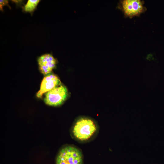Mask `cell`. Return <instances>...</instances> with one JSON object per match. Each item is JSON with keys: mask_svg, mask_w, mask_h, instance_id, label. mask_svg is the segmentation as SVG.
Masks as SVG:
<instances>
[{"mask_svg": "<svg viewBox=\"0 0 164 164\" xmlns=\"http://www.w3.org/2000/svg\"><path fill=\"white\" fill-rule=\"evenodd\" d=\"M68 96V90L63 85L55 87L46 93L44 101L46 104L53 106L61 105Z\"/></svg>", "mask_w": 164, "mask_h": 164, "instance_id": "cell-3", "label": "cell"}, {"mask_svg": "<svg viewBox=\"0 0 164 164\" xmlns=\"http://www.w3.org/2000/svg\"><path fill=\"white\" fill-rule=\"evenodd\" d=\"M83 156L77 148L67 145L59 151L56 158V164H82Z\"/></svg>", "mask_w": 164, "mask_h": 164, "instance_id": "cell-2", "label": "cell"}, {"mask_svg": "<svg viewBox=\"0 0 164 164\" xmlns=\"http://www.w3.org/2000/svg\"><path fill=\"white\" fill-rule=\"evenodd\" d=\"M61 81L55 75L50 74L46 75L43 80L39 90L36 94L37 97H42L43 95L61 84Z\"/></svg>", "mask_w": 164, "mask_h": 164, "instance_id": "cell-5", "label": "cell"}, {"mask_svg": "<svg viewBox=\"0 0 164 164\" xmlns=\"http://www.w3.org/2000/svg\"><path fill=\"white\" fill-rule=\"evenodd\" d=\"M40 1L39 0H28L24 6V11L26 12H33Z\"/></svg>", "mask_w": 164, "mask_h": 164, "instance_id": "cell-7", "label": "cell"}, {"mask_svg": "<svg viewBox=\"0 0 164 164\" xmlns=\"http://www.w3.org/2000/svg\"><path fill=\"white\" fill-rule=\"evenodd\" d=\"M9 2L7 0H0V10H2L3 6L4 5H8Z\"/></svg>", "mask_w": 164, "mask_h": 164, "instance_id": "cell-8", "label": "cell"}, {"mask_svg": "<svg viewBox=\"0 0 164 164\" xmlns=\"http://www.w3.org/2000/svg\"><path fill=\"white\" fill-rule=\"evenodd\" d=\"M97 126L92 120L81 118L75 122L72 128V133L77 140L81 141H88L93 138L97 131Z\"/></svg>", "mask_w": 164, "mask_h": 164, "instance_id": "cell-1", "label": "cell"}, {"mask_svg": "<svg viewBox=\"0 0 164 164\" xmlns=\"http://www.w3.org/2000/svg\"><path fill=\"white\" fill-rule=\"evenodd\" d=\"M38 62L40 72L44 75H46L55 67L56 61L52 55L46 54L38 58Z\"/></svg>", "mask_w": 164, "mask_h": 164, "instance_id": "cell-6", "label": "cell"}, {"mask_svg": "<svg viewBox=\"0 0 164 164\" xmlns=\"http://www.w3.org/2000/svg\"><path fill=\"white\" fill-rule=\"evenodd\" d=\"M144 1L140 0H123L120 2V8L125 17L130 18L139 16L146 10Z\"/></svg>", "mask_w": 164, "mask_h": 164, "instance_id": "cell-4", "label": "cell"}]
</instances>
